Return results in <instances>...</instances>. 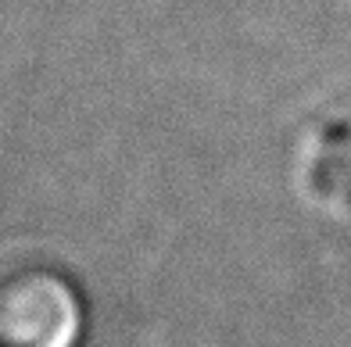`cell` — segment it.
Instances as JSON below:
<instances>
[{
	"mask_svg": "<svg viewBox=\"0 0 351 347\" xmlns=\"http://www.w3.org/2000/svg\"><path fill=\"white\" fill-rule=\"evenodd\" d=\"M83 301L54 269H22L0 279V347H75Z\"/></svg>",
	"mask_w": 351,
	"mask_h": 347,
	"instance_id": "cell-1",
	"label": "cell"
}]
</instances>
